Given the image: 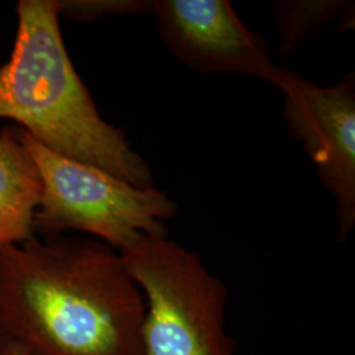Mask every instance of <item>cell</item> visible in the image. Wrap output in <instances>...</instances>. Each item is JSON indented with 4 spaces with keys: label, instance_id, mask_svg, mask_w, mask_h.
Wrapping results in <instances>:
<instances>
[{
    "label": "cell",
    "instance_id": "obj_4",
    "mask_svg": "<svg viewBox=\"0 0 355 355\" xmlns=\"http://www.w3.org/2000/svg\"><path fill=\"white\" fill-rule=\"evenodd\" d=\"M16 129L42 179L35 230L44 236L80 232L117 252L132 246L141 234L167 233L165 221L177 216L178 205L166 191L133 186L51 152L26 130Z\"/></svg>",
    "mask_w": 355,
    "mask_h": 355
},
{
    "label": "cell",
    "instance_id": "obj_2",
    "mask_svg": "<svg viewBox=\"0 0 355 355\" xmlns=\"http://www.w3.org/2000/svg\"><path fill=\"white\" fill-rule=\"evenodd\" d=\"M62 0H19L11 55L0 66V119L49 150L137 187L154 186L148 162L103 119L64 45Z\"/></svg>",
    "mask_w": 355,
    "mask_h": 355
},
{
    "label": "cell",
    "instance_id": "obj_5",
    "mask_svg": "<svg viewBox=\"0 0 355 355\" xmlns=\"http://www.w3.org/2000/svg\"><path fill=\"white\" fill-rule=\"evenodd\" d=\"M275 87L284 95L290 135L302 144L334 199L337 239L346 241L355 227L354 71L324 87L282 66Z\"/></svg>",
    "mask_w": 355,
    "mask_h": 355
},
{
    "label": "cell",
    "instance_id": "obj_10",
    "mask_svg": "<svg viewBox=\"0 0 355 355\" xmlns=\"http://www.w3.org/2000/svg\"><path fill=\"white\" fill-rule=\"evenodd\" d=\"M0 355H28L26 350L19 345V343L10 341L7 343V346L3 349V352Z\"/></svg>",
    "mask_w": 355,
    "mask_h": 355
},
{
    "label": "cell",
    "instance_id": "obj_8",
    "mask_svg": "<svg viewBox=\"0 0 355 355\" xmlns=\"http://www.w3.org/2000/svg\"><path fill=\"white\" fill-rule=\"evenodd\" d=\"M271 8L279 33L282 60H290L308 38L330 23L340 19L341 26L350 28V21H354V3L347 0H279Z\"/></svg>",
    "mask_w": 355,
    "mask_h": 355
},
{
    "label": "cell",
    "instance_id": "obj_3",
    "mask_svg": "<svg viewBox=\"0 0 355 355\" xmlns=\"http://www.w3.org/2000/svg\"><path fill=\"white\" fill-rule=\"evenodd\" d=\"M119 253L145 299L144 355H236L228 290L199 254L167 233L141 234Z\"/></svg>",
    "mask_w": 355,
    "mask_h": 355
},
{
    "label": "cell",
    "instance_id": "obj_9",
    "mask_svg": "<svg viewBox=\"0 0 355 355\" xmlns=\"http://www.w3.org/2000/svg\"><path fill=\"white\" fill-rule=\"evenodd\" d=\"M153 1L117 0H62L61 16L76 20H95L105 15H135L152 12Z\"/></svg>",
    "mask_w": 355,
    "mask_h": 355
},
{
    "label": "cell",
    "instance_id": "obj_11",
    "mask_svg": "<svg viewBox=\"0 0 355 355\" xmlns=\"http://www.w3.org/2000/svg\"><path fill=\"white\" fill-rule=\"evenodd\" d=\"M8 343H10V338L7 336V331L4 329V325H3L1 318H0V353L3 352V349L7 346Z\"/></svg>",
    "mask_w": 355,
    "mask_h": 355
},
{
    "label": "cell",
    "instance_id": "obj_6",
    "mask_svg": "<svg viewBox=\"0 0 355 355\" xmlns=\"http://www.w3.org/2000/svg\"><path fill=\"white\" fill-rule=\"evenodd\" d=\"M161 40L179 62L204 74H237L277 86L268 45L227 0H154Z\"/></svg>",
    "mask_w": 355,
    "mask_h": 355
},
{
    "label": "cell",
    "instance_id": "obj_7",
    "mask_svg": "<svg viewBox=\"0 0 355 355\" xmlns=\"http://www.w3.org/2000/svg\"><path fill=\"white\" fill-rule=\"evenodd\" d=\"M42 179L15 125L0 129V249L35 236Z\"/></svg>",
    "mask_w": 355,
    "mask_h": 355
},
{
    "label": "cell",
    "instance_id": "obj_1",
    "mask_svg": "<svg viewBox=\"0 0 355 355\" xmlns=\"http://www.w3.org/2000/svg\"><path fill=\"white\" fill-rule=\"evenodd\" d=\"M145 299L120 253L36 234L0 249V318L28 355H144Z\"/></svg>",
    "mask_w": 355,
    "mask_h": 355
}]
</instances>
